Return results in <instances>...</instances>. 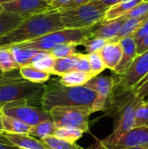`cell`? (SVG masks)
Wrapping results in <instances>:
<instances>
[{
	"label": "cell",
	"instance_id": "cell-1",
	"mask_svg": "<svg viewBox=\"0 0 148 149\" xmlns=\"http://www.w3.org/2000/svg\"><path fill=\"white\" fill-rule=\"evenodd\" d=\"M61 29H64V26L59 11L47 10L32 15L24 18L15 29L0 37V47L30 42Z\"/></svg>",
	"mask_w": 148,
	"mask_h": 149
},
{
	"label": "cell",
	"instance_id": "cell-2",
	"mask_svg": "<svg viewBox=\"0 0 148 149\" xmlns=\"http://www.w3.org/2000/svg\"><path fill=\"white\" fill-rule=\"evenodd\" d=\"M96 97L94 91L84 86L68 87L62 86L58 80H51L44 85L41 107L47 113L60 107H84L92 109Z\"/></svg>",
	"mask_w": 148,
	"mask_h": 149
},
{
	"label": "cell",
	"instance_id": "cell-3",
	"mask_svg": "<svg viewBox=\"0 0 148 149\" xmlns=\"http://www.w3.org/2000/svg\"><path fill=\"white\" fill-rule=\"evenodd\" d=\"M12 72L3 73L0 78V107L17 101H27L32 105L36 102L41 103L44 85L23 79L19 72L17 74Z\"/></svg>",
	"mask_w": 148,
	"mask_h": 149
},
{
	"label": "cell",
	"instance_id": "cell-4",
	"mask_svg": "<svg viewBox=\"0 0 148 149\" xmlns=\"http://www.w3.org/2000/svg\"><path fill=\"white\" fill-rule=\"evenodd\" d=\"M106 10L93 0L78 7L59 10V14L64 28L85 29L102 22Z\"/></svg>",
	"mask_w": 148,
	"mask_h": 149
},
{
	"label": "cell",
	"instance_id": "cell-5",
	"mask_svg": "<svg viewBox=\"0 0 148 149\" xmlns=\"http://www.w3.org/2000/svg\"><path fill=\"white\" fill-rule=\"evenodd\" d=\"M91 28H85V29L64 28L45 34L32 41L18 44L17 45L41 51V52H50L54 46L61 44H74L76 45H82L86 39L92 37Z\"/></svg>",
	"mask_w": 148,
	"mask_h": 149
},
{
	"label": "cell",
	"instance_id": "cell-6",
	"mask_svg": "<svg viewBox=\"0 0 148 149\" xmlns=\"http://www.w3.org/2000/svg\"><path fill=\"white\" fill-rule=\"evenodd\" d=\"M57 128H78L84 133L89 130V117L92 109L84 107H60L49 112Z\"/></svg>",
	"mask_w": 148,
	"mask_h": 149
},
{
	"label": "cell",
	"instance_id": "cell-7",
	"mask_svg": "<svg viewBox=\"0 0 148 149\" xmlns=\"http://www.w3.org/2000/svg\"><path fill=\"white\" fill-rule=\"evenodd\" d=\"M1 109L2 114L15 118L30 127H33L44 120H51L49 113L27 101L8 103Z\"/></svg>",
	"mask_w": 148,
	"mask_h": 149
},
{
	"label": "cell",
	"instance_id": "cell-8",
	"mask_svg": "<svg viewBox=\"0 0 148 149\" xmlns=\"http://www.w3.org/2000/svg\"><path fill=\"white\" fill-rule=\"evenodd\" d=\"M148 75V50L137 55L129 68L121 75H115L114 87L122 91H131Z\"/></svg>",
	"mask_w": 148,
	"mask_h": 149
},
{
	"label": "cell",
	"instance_id": "cell-9",
	"mask_svg": "<svg viewBox=\"0 0 148 149\" xmlns=\"http://www.w3.org/2000/svg\"><path fill=\"white\" fill-rule=\"evenodd\" d=\"M115 78L114 76H100L97 75L92 77L87 81L84 86L94 91L97 94L94 104L92 107V113L104 111L106 103L114 87Z\"/></svg>",
	"mask_w": 148,
	"mask_h": 149
},
{
	"label": "cell",
	"instance_id": "cell-10",
	"mask_svg": "<svg viewBox=\"0 0 148 149\" xmlns=\"http://www.w3.org/2000/svg\"><path fill=\"white\" fill-rule=\"evenodd\" d=\"M3 10L24 18L47 11L49 3L44 0H13L1 5Z\"/></svg>",
	"mask_w": 148,
	"mask_h": 149
},
{
	"label": "cell",
	"instance_id": "cell-11",
	"mask_svg": "<svg viewBox=\"0 0 148 149\" xmlns=\"http://www.w3.org/2000/svg\"><path fill=\"white\" fill-rule=\"evenodd\" d=\"M148 147V127H134L121 135L113 145L105 149H126Z\"/></svg>",
	"mask_w": 148,
	"mask_h": 149
},
{
	"label": "cell",
	"instance_id": "cell-12",
	"mask_svg": "<svg viewBox=\"0 0 148 149\" xmlns=\"http://www.w3.org/2000/svg\"><path fill=\"white\" fill-rule=\"evenodd\" d=\"M122 48V57L120 64L114 69L113 72L115 75L123 74L132 65L135 58L137 57V46L133 37L127 36L119 40Z\"/></svg>",
	"mask_w": 148,
	"mask_h": 149
},
{
	"label": "cell",
	"instance_id": "cell-13",
	"mask_svg": "<svg viewBox=\"0 0 148 149\" xmlns=\"http://www.w3.org/2000/svg\"><path fill=\"white\" fill-rule=\"evenodd\" d=\"M125 20L126 17L109 21H102L91 28L92 37H99L108 40H114Z\"/></svg>",
	"mask_w": 148,
	"mask_h": 149
},
{
	"label": "cell",
	"instance_id": "cell-14",
	"mask_svg": "<svg viewBox=\"0 0 148 149\" xmlns=\"http://www.w3.org/2000/svg\"><path fill=\"white\" fill-rule=\"evenodd\" d=\"M106 67L114 71L122 57V48L119 40H110L99 52Z\"/></svg>",
	"mask_w": 148,
	"mask_h": 149
},
{
	"label": "cell",
	"instance_id": "cell-15",
	"mask_svg": "<svg viewBox=\"0 0 148 149\" xmlns=\"http://www.w3.org/2000/svg\"><path fill=\"white\" fill-rule=\"evenodd\" d=\"M10 142L21 149H48L38 139L25 134H2Z\"/></svg>",
	"mask_w": 148,
	"mask_h": 149
},
{
	"label": "cell",
	"instance_id": "cell-16",
	"mask_svg": "<svg viewBox=\"0 0 148 149\" xmlns=\"http://www.w3.org/2000/svg\"><path fill=\"white\" fill-rule=\"evenodd\" d=\"M141 1L143 0H122L106 11L102 21H109L125 17Z\"/></svg>",
	"mask_w": 148,
	"mask_h": 149
},
{
	"label": "cell",
	"instance_id": "cell-17",
	"mask_svg": "<svg viewBox=\"0 0 148 149\" xmlns=\"http://www.w3.org/2000/svg\"><path fill=\"white\" fill-rule=\"evenodd\" d=\"M92 77L94 76L91 73L73 70L62 75L58 81L64 86H68V87L82 86L87 81H89Z\"/></svg>",
	"mask_w": 148,
	"mask_h": 149
},
{
	"label": "cell",
	"instance_id": "cell-18",
	"mask_svg": "<svg viewBox=\"0 0 148 149\" xmlns=\"http://www.w3.org/2000/svg\"><path fill=\"white\" fill-rule=\"evenodd\" d=\"M9 48H10V52H11V53L15 58V60L18 64L19 67L24 66V65H30L32 58L37 53L41 52V51L20 46L17 45H10V46H9Z\"/></svg>",
	"mask_w": 148,
	"mask_h": 149
},
{
	"label": "cell",
	"instance_id": "cell-19",
	"mask_svg": "<svg viewBox=\"0 0 148 149\" xmlns=\"http://www.w3.org/2000/svg\"><path fill=\"white\" fill-rule=\"evenodd\" d=\"M21 77L30 82L37 84H44L50 79L51 74L43 71H39L31 65L21 66L18 69Z\"/></svg>",
	"mask_w": 148,
	"mask_h": 149
},
{
	"label": "cell",
	"instance_id": "cell-20",
	"mask_svg": "<svg viewBox=\"0 0 148 149\" xmlns=\"http://www.w3.org/2000/svg\"><path fill=\"white\" fill-rule=\"evenodd\" d=\"M55 58L49 52H39L32 58L30 65L51 74Z\"/></svg>",
	"mask_w": 148,
	"mask_h": 149
},
{
	"label": "cell",
	"instance_id": "cell-21",
	"mask_svg": "<svg viewBox=\"0 0 148 149\" xmlns=\"http://www.w3.org/2000/svg\"><path fill=\"white\" fill-rule=\"evenodd\" d=\"M2 125L3 127L4 133H10V134H28L31 127L24 124V122L6 115H1Z\"/></svg>",
	"mask_w": 148,
	"mask_h": 149
},
{
	"label": "cell",
	"instance_id": "cell-22",
	"mask_svg": "<svg viewBox=\"0 0 148 149\" xmlns=\"http://www.w3.org/2000/svg\"><path fill=\"white\" fill-rule=\"evenodd\" d=\"M77 55L68 57V58H55V62L51 70V74L62 76L71 71L75 70V65L77 62Z\"/></svg>",
	"mask_w": 148,
	"mask_h": 149
},
{
	"label": "cell",
	"instance_id": "cell-23",
	"mask_svg": "<svg viewBox=\"0 0 148 149\" xmlns=\"http://www.w3.org/2000/svg\"><path fill=\"white\" fill-rule=\"evenodd\" d=\"M56 128L57 127H55L52 120H44L33 127H31L28 134L36 139L40 140L44 137L53 135V133L56 130Z\"/></svg>",
	"mask_w": 148,
	"mask_h": 149
},
{
	"label": "cell",
	"instance_id": "cell-24",
	"mask_svg": "<svg viewBox=\"0 0 148 149\" xmlns=\"http://www.w3.org/2000/svg\"><path fill=\"white\" fill-rule=\"evenodd\" d=\"M23 19L24 17L20 16L5 11L0 14V37L15 29L23 21Z\"/></svg>",
	"mask_w": 148,
	"mask_h": 149
},
{
	"label": "cell",
	"instance_id": "cell-25",
	"mask_svg": "<svg viewBox=\"0 0 148 149\" xmlns=\"http://www.w3.org/2000/svg\"><path fill=\"white\" fill-rule=\"evenodd\" d=\"M19 69L9 47H0V70L3 73L13 72Z\"/></svg>",
	"mask_w": 148,
	"mask_h": 149
},
{
	"label": "cell",
	"instance_id": "cell-26",
	"mask_svg": "<svg viewBox=\"0 0 148 149\" xmlns=\"http://www.w3.org/2000/svg\"><path fill=\"white\" fill-rule=\"evenodd\" d=\"M40 141L48 149H81L76 143H72L65 140L57 138L53 135L40 139Z\"/></svg>",
	"mask_w": 148,
	"mask_h": 149
},
{
	"label": "cell",
	"instance_id": "cell-27",
	"mask_svg": "<svg viewBox=\"0 0 148 149\" xmlns=\"http://www.w3.org/2000/svg\"><path fill=\"white\" fill-rule=\"evenodd\" d=\"M84 132L78 128H69V127H58L53 133V136L65 140L66 141L75 143L83 135Z\"/></svg>",
	"mask_w": 148,
	"mask_h": 149
},
{
	"label": "cell",
	"instance_id": "cell-28",
	"mask_svg": "<svg viewBox=\"0 0 148 149\" xmlns=\"http://www.w3.org/2000/svg\"><path fill=\"white\" fill-rule=\"evenodd\" d=\"M135 127H148V100H141L135 110Z\"/></svg>",
	"mask_w": 148,
	"mask_h": 149
},
{
	"label": "cell",
	"instance_id": "cell-29",
	"mask_svg": "<svg viewBox=\"0 0 148 149\" xmlns=\"http://www.w3.org/2000/svg\"><path fill=\"white\" fill-rule=\"evenodd\" d=\"M78 45L74 44H61L54 46L49 52L55 58H68L76 55L79 53L76 50Z\"/></svg>",
	"mask_w": 148,
	"mask_h": 149
},
{
	"label": "cell",
	"instance_id": "cell-30",
	"mask_svg": "<svg viewBox=\"0 0 148 149\" xmlns=\"http://www.w3.org/2000/svg\"><path fill=\"white\" fill-rule=\"evenodd\" d=\"M87 56H88V59H89V63L91 66V71L93 76L99 75V73H101L105 69H106L104 64V61L99 52L88 53Z\"/></svg>",
	"mask_w": 148,
	"mask_h": 149
},
{
	"label": "cell",
	"instance_id": "cell-31",
	"mask_svg": "<svg viewBox=\"0 0 148 149\" xmlns=\"http://www.w3.org/2000/svg\"><path fill=\"white\" fill-rule=\"evenodd\" d=\"M110 40L103 38H99V37H91L88 39H86L82 45H84L85 47V51H86V54L88 53H92V52H99L101 50V48L106 44L108 43Z\"/></svg>",
	"mask_w": 148,
	"mask_h": 149
},
{
	"label": "cell",
	"instance_id": "cell-32",
	"mask_svg": "<svg viewBox=\"0 0 148 149\" xmlns=\"http://www.w3.org/2000/svg\"><path fill=\"white\" fill-rule=\"evenodd\" d=\"M148 14V0H143L132 9L125 17L126 18H137L142 17Z\"/></svg>",
	"mask_w": 148,
	"mask_h": 149
},
{
	"label": "cell",
	"instance_id": "cell-33",
	"mask_svg": "<svg viewBox=\"0 0 148 149\" xmlns=\"http://www.w3.org/2000/svg\"><path fill=\"white\" fill-rule=\"evenodd\" d=\"M131 92L139 100H144L148 96V75L145 77L137 86H135Z\"/></svg>",
	"mask_w": 148,
	"mask_h": 149
},
{
	"label": "cell",
	"instance_id": "cell-34",
	"mask_svg": "<svg viewBox=\"0 0 148 149\" xmlns=\"http://www.w3.org/2000/svg\"><path fill=\"white\" fill-rule=\"evenodd\" d=\"M75 70L92 74V71H91V66H90V63H89V59H88L87 54L79 53V52L78 53V55H77V62H76V65H75Z\"/></svg>",
	"mask_w": 148,
	"mask_h": 149
},
{
	"label": "cell",
	"instance_id": "cell-35",
	"mask_svg": "<svg viewBox=\"0 0 148 149\" xmlns=\"http://www.w3.org/2000/svg\"><path fill=\"white\" fill-rule=\"evenodd\" d=\"M148 35V19L146 20L139 29L136 30V31L132 35L133 37V39L135 41L136 45Z\"/></svg>",
	"mask_w": 148,
	"mask_h": 149
},
{
	"label": "cell",
	"instance_id": "cell-36",
	"mask_svg": "<svg viewBox=\"0 0 148 149\" xmlns=\"http://www.w3.org/2000/svg\"><path fill=\"white\" fill-rule=\"evenodd\" d=\"M73 0H53L48 7L47 10H62L65 9Z\"/></svg>",
	"mask_w": 148,
	"mask_h": 149
},
{
	"label": "cell",
	"instance_id": "cell-37",
	"mask_svg": "<svg viewBox=\"0 0 148 149\" xmlns=\"http://www.w3.org/2000/svg\"><path fill=\"white\" fill-rule=\"evenodd\" d=\"M0 149H18V148L10 142L3 134H0Z\"/></svg>",
	"mask_w": 148,
	"mask_h": 149
},
{
	"label": "cell",
	"instance_id": "cell-38",
	"mask_svg": "<svg viewBox=\"0 0 148 149\" xmlns=\"http://www.w3.org/2000/svg\"><path fill=\"white\" fill-rule=\"evenodd\" d=\"M122 0H96V2L100 4L102 7H104L105 9L108 10L109 8L113 7V5L117 4L118 3L121 2Z\"/></svg>",
	"mask_w": 148,
	"mask_h": 149
},
{
	"label": "cell",
	"instance_id": "cell-39",
	"mask_svg": "<svg viewBox=\"0 0 148 149\" xmlns=\"http://www.w3.org/2000/svg\"><path fill=\"white\" fill-rule=\"evenodd\" d=\"M92 1H93V0H73L65 9L78 7V6H80V5H83V4L88 3H91ZM65 9H64V10H65Z\"/></svg>",
	"mask_w": 148,
	"mask_h": 149
},
{
	"label": "cell",
	"instance_id": "cell-40",
	"mask_svg": "<svg viewBox=\"0 0 148 149\" xmlns=\"http://www.w3.org/2000/svg\"><path fill=\"white\" fill-rule=\"evenodd\" d=\"M81 149H105L100 144H99V141H97L95 144H93L92 146H91L90 148H81Z\"/></svg>",
	"mask_w": 148,
	"mask_h": 149
},
{
	"label": "cell",
	"instance_id": "cell-41",
	"mask_svg": "<svg viewBox=\"0 0 148 149\" xmlns=\"http://www.w3.org/2000/svg\"><path fill=\"white\" fill-rule=\"evenodd\" d=\"M1 115H2V113L0 114V134H3V133H4V131H3V125H2Z\"/></svg>",
	"mask_w": 148,
	"mask_h": 149
},
{
	"label": "cell",
	"instance_id": "cell-42",
	"mask_svg": "<svg viewBox=\"0 0 148 149\" xmlns=\"http://www.w3.org/2000/svg\"><path fill=\"white\" fill-rule=\"evenodd\" d=\"M13 0H0V4H3V3H9V2H11Z\"/></svg>",
	"mask_w": 148,
	"mask_h": 149
},
{
	"label": "cell",
	"instance_id": "cell-43",
	"mask_svg": "<svg viewBox=\"0 0 148 149\" xmlns=\"http://www.w3.org/2000/svg\"><path fill=\"white\" fill-rule=\"evenodd\" d=\"M126 149H148V147H137V148H131Z\"/></svg>",
	"mask_w": 148,
	"mask_h": 149
},
{
	"label": "cell",
	"instance_id": "cell-44",
	"mask_svg": "<svg viewBox=\"0 0 148 149\" xmlns=\"http://www.w3.org/2000/svg\"><path fill=\"white\" fill-rule=\"evenodd\" d=\"M44 1H45L46 3H48L50 4V3H51V2H52L53 0H44Z\"/></svg>",
	"mask_w": 148,
	"mask_h": 149
},
{
	"label": "cell",
	"instance_id": "cell-45",
	"mask_svg": "<svg viewBox=\"0 0 148 149\" xmlns=\"http://www.w3.org/2000/svg\"><path fill=\"white\" fill-rule=\"evenodd\" d=\"M3 12V8H2V6H1V4H0V14H2Z\"/></svg>",
	"mask_w": 148,
	"mask_h": 149
},
{
	"label": "cell",
	"instance_id": "cell-46",
	"mask_svg": "<svg viewBox=\"0 0 148 149\" xmlns=\"http://www.w3.org/2000/svg\"><path fill=\"white\" fill-rule=\"evenodd\" d=\"M3 75V72H2V71L0 70V78H1V77H2Z\"/></svg>",
	"mask_w": 148,
	"mask_h": 149
},
{
	"label": "cell",
	"instance_id": "cell-47",
	"mask_svg": "<svg viewBox=\"0 0 148 149\" xmlns=\"http://www.w3.org/2000/svg\"><path fill=\"white\" fill-rule=\"evenodd\" d=\"M144 100H148V96H147V97H146V98H145Z\"/></svg>",
	"mask_w": 148,
	"mask_h": 149
},
{
	"label": "cell",
	"instance_id": "cell-48",
	"mask_svg": "<svg viewBox=\"0 0 148 149\" xmlns=\"http://www.w3.org/2000/svg\"><path fill=\"white\" fill-rule=\"evenodd\" d=\"M2 113V109H1V107H0V114Z\"/></svg>",
	"mask_w": 148,
	"mask_h": 149
},
{
	"label": "cell",
	"instance_id": "cell-49",
	"mask_svg": "<svg viewBox=\"0 0 148 149\" xmlns=\"http://www.w3.org/2000/svg\"><path fill=\"white\" fill-rule=\"evenodd\" d=\"M18 149H21V148H18Z\"/></svg>",
	"mask_w": 148,
	"mask_h": 149
}]
</instances>
